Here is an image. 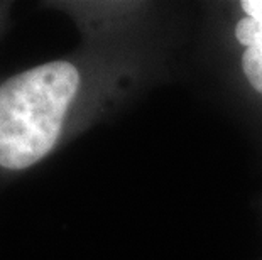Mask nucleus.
Masks as SVG:
<instances>
[{
  "mask_svg": "<svg viewBox=\"0 0 262 260\" xmlns=\"http://www.w3.org/2000/svg\"><path fill=\"white\" fill-rule=\"evenodd\" d=\"M241 5L247 17H252L262 24V0H244Z\"/></svg>",
  "mask_w": 262,
  "mask_h": 260,
  "instance_id": "obj_3",
  "label": "nucleus"
},
{
  "mask_svg": "<svg viewBox=\"0 0 262 260\" xmlns=\"http://www.w3.org/2000/svg\"><path fill=\"white\" fill-rule=\"evenodd\" d=\"M235 36L245 46L242 56V68L255 90L262 95V24L252 17L238 20Z\"/></svg>",
  "mask_w": 262,
  "mask_h": 260,
  "instance_id": "obj_2",
  "label": "nucleus"
},
{
  "mask_svg": "<svg viewBox=\"0 0 262 260\" xmlns=\"http://www.w3.org/2000/svg\"><path fill=\"white\" fill-rule=\"evenodd\" d=\"M80 88L68 61H51L0 85V168L27 169L53 151Z\"/></svg>",
  "mask_w": 262,
  "mask_h": 260,
  "instance_id": "obj_1",
  "label": "nucleus"
}]
</instances>
